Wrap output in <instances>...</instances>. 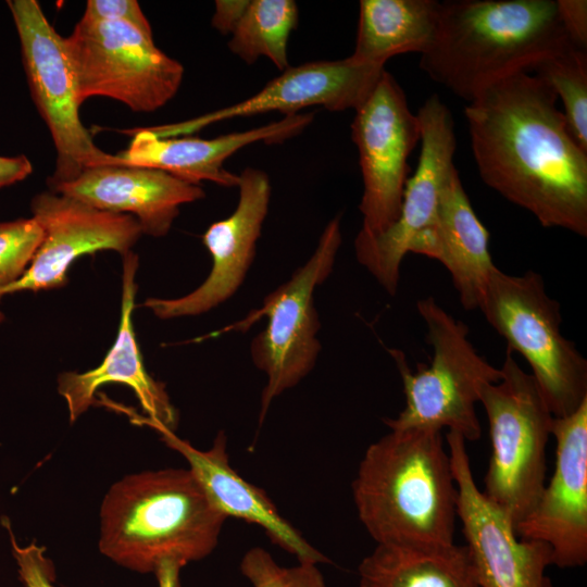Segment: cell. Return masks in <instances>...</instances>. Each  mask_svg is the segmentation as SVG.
I'll return each instance as SVG.
<instances>
[{
  "mask_svg": "<svg viewBox=\"0 0 587 587\" xmlns=\"http://www.w3.org/2000/svg\"><path fill=\"white\" fill-rule=\"evenodd\" d=\"M557 95L519 72L484 88L464 113L482 180L544 227L587 236V152L572 136Z\"/></svg>",
  "mask_w": 587,
  "mask_h": 587,
  "instance_id": "6da1fadb",
  "label": "cell"
},
{
  "mask_svg": "<svg viewBox=\"0 0 587 587\" xmlns=\"http://www.w3.org/2000/svg\"><path fill=\"white\" fill-rule=\"evenodd\" d=\"M352 496L361 523L377 545L454 544L458 489L439 429H390L371 444Z\"/></svg>",
  "mask_w": 587,
  "mask_h": 587,
  "instance_id": "7a4b0ae2",
  "label": "cell"
},
{
  "mask_svg": "<svg viewBox=\"0 0 587 587\" xmlns=\"http://www.w3.org/2000/svg\"><path fill=\"white\" fill-rule=\"evenodd\" d=\"M573 47L553 0L440 2L435 37L420 67L455 96L472 101L484 88Z\"/></svg>",
  "mask_w": 587,
  "mask_h": 587,
  "instance_id": "3957f363",
  "label": "cell"
},
{
  "mask_svg": "<svg viewBox=\"0 0 587 587\" xmlns=\"http://www.w3.org/2000/svg\"><path fill=\"white\" fill-rule=\"evenodd\" d=\"M226 520L188 469L143 471L103 497L98 547L121 566L154 573L166 560L185 566L208 557Z\"/></svg>",
  "mask_w": 587,
  "mask_h": 587,
  "instance_id": "277c9868",
  "label": "cell"
},
{
  "mask_svg": "<svg viewBox=\"0 0 587 587\" xmlns=\"http://www.w3.org/2000/svg\"><path fill=\"white\" fill-rule=\"evenodd\" d=\"M416 309L427 328L432 360L412 371L401 350L388 349L402 379L405 405L397 417L384 422L390 429L446 427L465 441H476L482 436L475 411L479 388L499 382L501 370L477 353L469 327L434 298L417 300Z\"/></svg>",
  "mask_w": 587,
  "mask_h": 587,
  "instance_id": "5b68a950",
  "label": "cell"
},
{
  "mask_svg": "<svg viewBox=\"0 0 587 587\" xmlns=\"http://www.w3.org/2000/svg\"><path fill=\"white\" fill-rule=\"evenodd\" d=\"M478 309L489 325L528 363L554 417L587 400V360L561 333V309L540 274L509 275L495 266Z\"/></svg>",
  "mask_w": 587,
  "mask_h": 587,
  "instance_id": "8992f818",
  "label": "cell"
},
{
  "mask_svg": "<svg viewBox=\"0 0 587 587\" xmlns=\"http://www.w3.org/2000/svg\"><path fill=\"white\" fill-rule=\"evenodd\" d=\"M497 383L479 388L491 454L484 496L515 526L534 509L546 485V448L554 416L530 373L507 348Z\"/></svg>",
  "mask_w": 587,
  "mask_h": 587,
  "instance_id": "52a82bcc",
  "label": "cell"
},
{
  "mask_svg": "<svg viewBox=\"0 0 587 587\" xmlns=\"http://www.w3.org/2000/svg\"><path fill=\"white\" fill-rule=\"evenodd\" d=\"M340 245V216H336L325 226L309 260L264 298L262 308L235 325L237 329L247 328L253 321L267 316L266 327L250 345L253 364L266 375L260 424L272 401L301 382L316 363L321 323L314 290L330 275Z\"/></svg>",
  "mask_w": 587,
  "mask_h": 587,
  "instance_id": "ba28073f",
  "label": "cell"
},
{
  "mask_svg": "<svg viewBox=\"0 0 587 587\" xmlns=\"http://www.w3.org/2000/svg\"><path fill=\"white\" fill-rule=\"evenodd\" d=\"M7 4L17 32L30 96L57 152L49 187L73 180L89 167L121 164L116 154L96 146L80 121L82 102L64 38L40 4L36 0H8Z\"/></svg>",
  "mask_w": 587,
  "mask_h": 587,
  "instance_id": "9c48e42d",
  "label": "cell"
},
{
  "mask_svg": "<svg viewBox=\"0 0 587 587\" xmlns=\"http://www.w3.org/2000/svg\"><path fill=\"white\" fill-rule=\"evenodd\" d=\"M64 45L82 103L100 96L135 112H153L180 87L183 65L132 24L82 17Z\"/></svg>",
  "mask_w": 587,
  "mask_h": 587,
  "instance_id": "30bf717a",
  "label": "cell"
},
{
  "mask_svg": "<svg viewBox=\"0 0 587 587\" xmlns=\"http://www.w3.org/2000/svg\"><path fill=\"white\" fill-rule=\"evenodd\" d=\"M351 137L359 151L363 193L360 234L376 236L399 217L408 180V158L421 141L417 115L403 89L386 70L369 98L355 110Z\"/></svg>",
  "mask_w": 587,
  "mask_h": 587,
  "instance_id": "8fae6325",
  "label": "cell"
},
{
  "mask_svg": "<svg viewBox=\"0 0 587 587\" xmlns=\"http://www.w3.org/2000/svg\"><path fill=\"white\" fill-rule=\"evenodd\" d=\"M416 115L421 125L420 159L405 183L399 217L383 234L358 233L354 239L358 262L389 295L397 292L401 262L416 235L433 221L441 187L454 166V122L447 105L433 95Z\"/></svg>",
  "mask_w": 587,
  "mask_h": 587,
  "instance_id": "7c38bea8",
  "label": "cell"
},
{
  "mask_svg": "<svg viewBox=\"0 0 587 587\" xmlns=\"http://www.w3.org/2000/svg\"><path fill=\"white\" fill-rule=\"evenodd\" d=\"M458 489L457 514L479 587H553L547 576L552 551L541 541L520 538L508 516L478 489L464 438L446 434Z\"/></svg>",
  "mask_w": 587,
  "mask_h": 587,
  "instance_id": "4fadbf2b",
  "label": "cell"
},
{
  "mask_svg": "<svg viewBox=\"0 0 587 587\" xmlns=\"http://www.w3.org/2000/svg\"><path fill=\"white\" fill-rule=\"evenodd\" d=\"M30 210L43 229V238L24 274L0 288V301L17 291L62 287L67 283L70 266L79 257L102 250L124 255L142 234L132 215L99 210L51 190L36 195ZM3 320L0 311V323Z\"/></svg>",
  "mask_w": 587,
  "mask_h": 587,
  "instance_id": "5bb4252c",
  "label": "cell"
},
{
  "mask_svg": "<svg viewBox=\"0 0 587 587\" xmlns=\"http://www.w3.org/2000/svg\"><path fill=\"white\" fill-rule=\"evenodd\" d=\"M552 436L553 474L515 534L547 544L552 565L580 567L587 562V400L572 414L553 419Z\"/></svg>",
  "mask_w": 587,
  "mask_h": 587,
  "instance_id": "9a60e30c",
  "label": "cell"
},
{
  "mask_svg": "<svg viewBox=\"0 0 587 587\" xmlns=\"http://www.w3.org/2000/svg\"><path fill=\"white\" fill-rule=\"evenodd\" d=\"M384 71L385 66L359 62L352 57L289 66L248 99L189 121L150 127V130L158 137H177L220 121L272 111L285 115L309 107L355 111L369 98Z\"/></svg>",
  "mask_w": 587,
  "mask_h": 587,
  "instance_id": "2e32d148",
  "label": "cell"
},
{
  "mask_svg": "<svg viewBox=\"0 0 587 587\" xmlns=\"http://www.w3.org/2000/svg\"><path fill=\"white\" fill-rule=\"evenodd\" d=\"M238 189L235 211L211 224L203 234V245L212 258L209 276L179 298H148L143 305L157 317L168 320L205 313L227 301L242 285L255 257L272 189L267 174L253 167L245 168L239 175Z\"/></svg>",
  "mask_w": 587,
  "mask_h": 587,
  "instance_id": "e0dca14e",
  "label": "cell"
},
{
  "mask_svg": "<svg viewBox=\"0 0 587 587\" xmlns=\"http://www.w3.org/2000/svg\"><path fill=\"white\" fill-rule=\"evenodd\" d=\"M138 258L124 254L122 307L118 333L111 349L97 367L84 373L63 372L58 376V392L65 400L70 422L74 423L95 402V394L104 384L120 383L135 392L147 416H134L138 424L160 426L175 432L178 413L163 383L147 372L133 327L135 275Z\"/></svg>",
  "mask_w": 587,
  "mask_h": 587,
  "instance_id": "ac0fdd59",
  "label": "cell"
},
{
  "mask_svg": "<svg viewBox=\"0 0 587 587\" xmlns=\"http://www.w3.org/2000/svg\"><path fill=\"white\" fill-rule=\"evenodd\" d=\"M50 190L99 210L132 215L142 234L154 237L170 232L180 205L205 197L198 184L162 170L122 164L89 167Z\"/></svg>",
  "mask_w": 587,
  "mask_h": 587,
  "instance_id": "d6986e66",
  "label": "cell"
},
{
  "mask_svg": "<svg viewBox=\"0 0 587 587\" xmlns=\"http://www.w3.org/2000/svg\"><path fill=\"white\" fill-rule=\"evenodd\" d=\"M161 440L179 453L212 505L226 519L260 526L270 540L294 555L298 563L320 564L329 559L310 545L277 510L266 492L240 476L229 464L227 439L220 432L210 449L200 450L164 427H152Z\"/></svg>",
  "mask_w": 587,
  "mask_h": 587,
  "instance_id": "ffe728a7",
  "label": "cell"
},
{
  "mask_svg": "<svg viewBox=\"0 0 587 587\" xmlns=\"http://www.w3.org/2000/svg\"><path fill=\"white\" fill-rule=\"evenodd\" d=\"M313 117L310 112L288 114L260 127L212 139L158 137L149 128H141L135 133L128 148L116 155L122 165L159 168L192 184L208 180L223 187H238L239 175L224 167L230 155L259 141L283 142L299 135Z\"/></svg>",
  "mask_w": 587,
  "mask_h": 587,
  "instance_id": "44dd1931",
  "label": "cell"
},
{
  "mask_svg": "<svg viewBox=\"0 0 587 587\" xmlns=\"http://www.w3.org/2000/svg\"><path fill=\"white\" fill-rule=\"evenodd\" d=\"M409 252L439 261L448 270L463 308L478 309L496 265L488 230L476 216L455 166L441 187L433 221L416 235Z\"/></svg>",
  "mask_w": 587,
  "mask_h": 587,
  "instance_id": "7402d4cb",
  "label": "cell"
},
{
  "mask_svg": "<svg viewBox=\"0 0 587 587\" xmlns=\"http://www.w3.org/2000/svg\"><path fill=\"white\" fill-rule=\"evenodd\" d=\"M359 587H479L466 546L377 545L358 567Z\"/></svg>",
  "mask_w": 587,
  "mask_h": 587,
  "instance_id": "603a6c76",
  "label": "cell"
},
{
  "mask_svg": "<svg viewBox=\"0 0 587 587\" xmlns=\"http://www.w3.org/2000/svg\"><path fill=\"white\" fill-rule=\"evenodd\" d=\"M354 60L385 66L388 59L407 52L422 54L438 25L436 0H361Z\"/></svg>",
  "mask_w": 587,
  "mask_h": 587,
  "instance_id": "cb8c5ba5",
  "label": "cell"
},
{
  "mask_svg": "<svg viewBox=\"0 0 587 587\" xmlns=\"http://www.w3.org/2000/svg\"><path fill=\"white\" fill-rule=\"evenodd\" d=\"M292 0H252L228 41L229 50L247 64L265 57L279 70L289 67L288 39L298 25Z\"/></svg>",
  "mask_w": 587,
  "mask_h": 587,
  "instance_id": "d4e9b609",
  "label": "cell"
},
{
  "mask_svg": "<svg viewBox=\"0 0 587 587\" xmlns=\"http://www.w3.org/2000/svg\"><path fill=\"white\" fill-rule=\"evenodd\" d=\"M563 103V115L579 147L587 152V53L569 47L539 62L532 71Z\"/></svg>",
  "mask_w": 587,
  "mask_h": 587,
  "instance_id": "484cf974",
  "label": "cell"
},
{
  "mask_svg": "<svg viewBox=\"0 0 587 587\" xmlns=\"http://www.w3.org/2000/svg\"><path fill=\"white\" fill-rule=\"evenodd\" d=\"M239 569L252 587H326L317 564L282 566L261 547L249 549Z\"/></svg>",
  "mask_w": 587,
  "mask_h": 587,
  "instance_id": "4316f807",
  "label": "cell"
},
{
  "mask_svg": "<svg viewBox=\"0 0 587 587\" xmlns=\"http://www.w3.org/2000/svg\"><path fill=\"white\" fill-rule=\"evenodd\" d=\"M42 238L43 229L33 216L0 223V288L24 274Z\"/></svg>",
  "mask_w": 587,
  "mask_h": 587,
  "instance_id": "83f0119b",
  "label": "cell"
},
{
  "mask_svg": "<svg viewBox=\"0 0 587 587\" xmlns=\"http://www.w3.org/2000/svg\"><path fill=\"white\" fill-rule=\"evenodd\" d=\"M11 540L23 584L26 587H53L55 572L52 562L45 555L46 548L35 542L21 548L13 536Z\"/></svg>",
  "mask_w": 587,
  "mask_h": 587,
  "instance_id": "f1b7e54d",
  "label": "cell"
},
{
  "mask_svg": "<svg viewBox=\"0 0 587 587\" xmlns=\"http://www.w3.org/2000/svg\"><path fill=\"white\" fill-rule=\"evenodd\" d=\"M82 17L128 23L152 35L151 25L136 0H88Z\"/></svg>",
  "mask_w": 587,
  "mask_h": 587,
  "instance_id": "f546056e",
  "label": "cell"
},
{
  "mask_svg": "<svg viewBox=\"0 0 587 587\" xmlns=\"http://www.w3.org/2000/svg\"><path fill=\"white\" fill-rule=\"evenodd\" d=\"M562 27L571 45L576 49H587V1L557 0Z\"/></svg>",
  "mask_w": 587,
  "mask_h": 587,
  "instance_id": "4dcf8cb0",
  "label": "cell"
},
{
  "mask_svg": "<svg viewBox=\"0 0 587 587\" xmlns=\"http://www.w3.org/2000/svg\"><path fill=\"white\" fill-rule=\"evenodd\" d=\"M249 3V0H216L212 26L221 34H233Z\"/></svg>",
  "mask_w": 587,
  "mask_h": 587,
  "instance_id": "1f68e13d",
  "label": "cell"
},
{
  "mask_svg": "<svg viewBox=\"0 0 587 587\" xmlns=\"http://www.w3.org/2000/svg\"><path fill=\"white\" fill-rule=\"evenodd\" d=\"M33 172V164L24 155H0V189L24 180Z\"/></svg>",
  "mask_w": 587,
  "mask_h": 587,
  "instance_id": "d6a6232c",
  "label": "cell"
},
{
  "mask_svg": "<svg viewBox=\"0 0 587 587\" xmlns=\"http://www.w3.org/2000/svg\"><path fill=\"white\" fill-rule=\"evenodd\" d=\"M183 566L176 561H163L154 571L159 587H182L179 573Z\"/></svg>",
  "mask_w": 587,
  "mask_h": 587,
  "instance_id": "836d02e7",
  "label": "cell"
}]
</instances>
